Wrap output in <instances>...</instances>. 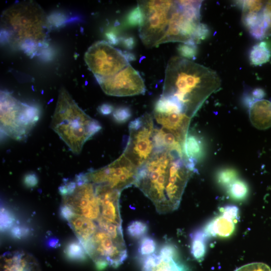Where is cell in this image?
Returning <instances> with one entry per match:
<instances>
[{"instance_id": "obj_34", "label": "cell", "mask_w": 271, "mask_h": 271, "mask_svg": "<svg viewBox=\"0 0 271 271\" xmlns=\"http://www.w3.org/2000/svg\"><path fill=\"white\" fill-rule=\"evenodd\" d=\"M106 36L110 44L117 45L120 41V38L118 37L115 32L109 31L106 34Z\"/></svg>"}, {"instance_id": "obj_3", "label": "cell", "mask_w": 271, "mask_h": 271, "mask_svg": "<svg viewBox=\"0 0 271 271\" xmlns=\"http://www.w3.org/2000/svg\"><path fill=\"white\" fill-rule=\"evenodd\" d=\"M47 16L32 1L18 3L4 11L1 19V37L12 47L34 55L46 46Z\"/></svg>"}, {"instance_id": "obj_7", "label": "cell", "mask_w": 271, "mask_h": 271, "mask_svg": "<svg viewBox=\"0 0 271 271\" xmlns=\"http://www.w3.org/2000/svg\"><path fill=\"white\" fill-rule=\"evenodd\" d=\"M129 137L122 154L138 169L155 152L156 130L153 117L148 113L131 121L128 125Z\"/></svg>"}, {"instance_id": "obj_27", "label": "cell", "mask_w": 271, "mask_h": 271, "mask_svg": "<svg viewBox=\"0 0 271 271\" xmlns=\"http://www.w3.org/2000/svg\"><path fill=\"white\" fill-rule=\"evenodd\" d=\"M234 271H271V269L265 263L253 262L243 265Z\"/></svg>"}, {"instance_id": "obj_36", "label": "cell", "mask_w": 271, "mask_h": 271, "mask_svg": "<svg viewBox=\"0 0 271 271\" xmlns=\"http://www.w3.org/2000/svg\"><path fill=\"white\" fill-rule=\"evenodd\" d=\"M25 183L29 186H33L37 183V179L34 175H29L25 179Z\"/></svg>"}, {"instance_id": "obj_2", "label": "cell", "mask_w": 271, "mask_h": 271, "mask_svg": "<svg viewBox=\"0 0 271 271\" xmlns=\"http://www.w3.org/2000/svg\"><path fill=\"white\" fill-rule=\"evenodd\" d=\"M220 85L213 70L178 56L168 62L161 96L172 100L190 118Z\"/></svg>"}, {"instance_id": "obj_33", "label": "cell", "mask_w": 271, "mask_h": 271, "mask_svg": "<svg viewBox=\"0 0 271 271\" xmlns=\"http://www.w3.org/2000/svg\"><path fill=\"white\" fill-rule=\"evenodd\" d=\"M250 93L256 101L263 99L265 96V92L261 88H255L252 90Z\"/></svg>"}, {"instance_id": "obj_12", "label": "cell", "mask_w": 271, "mask_h": 271, "mask_svg": "<svg viewBox=\"0 0 271 271\" xmlns=\"http://www.w3.org/2000/svg\"><path fill=\"white\" fill-rule=\"evenodd\" d=\"M1 261V271H38L34 258L23 251L6 252Z\"/></svg>"}, {"instance_id": "obj_8", "label": "cell", "mask_w": 271, "mask_h": 271, "mask_svg": "<svg viewBox=\"0 0 271 271\" xmlns=\"http://www.w3.org/2000/svg\"><path fill=\"white\" fill-rule=\"evenodd\" d=\"M84 58L96 79L111 77L130 64L121 51L105 41L91 45Z\"/></svg>"}, {"instance_id": "obj_32", "label": "cell", "mask_w": 271, "mask_h": 271, "mask_svg": "<svg viewBox=\"0 0 271 271\" xmlns=\"http://www.w3.org/2000/svg\"><path fill=\"white\" fill-rule=\"evenodd\" d=\"M256 100L253 97L249 90L245 91L242 97V102L244 106L248 109Z\"/></svg>"}, {"instance_id": "obj_19", "label": "cell", "mask_w": 271, "mask_h": 271, "mask_svg": "<svg viewBox=\"0 0 271 271\" xmlns=\"http://www.w3.org/2000/svg\"><path fill=\"white\" fill-rule=\"evenodd\" d=\"M238 174L234 168L226 167L220 169L216 173V178L217 183L222 187H228L237 179Z\"/></svg>"}, {"instance_id": "obj_18", "label": "cell", "mask_w": 271, "mask_h": 271, "mask_svg": "<svg viewBox=\"0 0 271 271\" xmlns=\"http://www.w3.org/2000/svg\"><path fill=\"white\" fill-rule=\"evenodd\" d=\"M229 196L233 200H243L248 196V186L243 180L237 179L227 188Z\"/></svg>"}, {"instance_id": "obj_4", "label": "cell", "mask_w": 271, "mask_h": 271, "mask_svg": "<svg viewBox=\"0 0 271 271\" xmlns=\"http://www.w3.org/2000/svg\"><path fill=\"white\" fill-rule=\"evenodd\" d=\"M51 128L75 154L102 128L98 121L87 115L77 105L66 89L59 91Z\"/></svg>"}, {"instance_id": "obj_6", "label": "cell", "mask_w": 271, "mask_h": 271, "mask_svg": "<svg viewBox=\"0 0 271 271\" xmlns=\"http://www.w3.org/2000/svg\"><path fill=\"white\" fill-rule=\"evenodd\" d=\"M177 5V1H138V5L144 14L139 36L146 47L152 48L161 44Z\"/></svg>"}, {"instance_id": "obj_9", "label": "cell", "mask_w": 271, "mask_h": 271, "mask_svg": "<svg viewBox=\"0 0 271 271\" xmlns=\"http://www.w3.org/2000/svg\"><path fill=\"white\" fill-rule=\"evenodd\" d=\"M138 171V168L122 154L109 165L83 175L94 184L107 186L121 192L134 184Z\"/></svg>"}, {"instance_id": "obj_26", "label": "cell", "mask_w": 271, "mask_h": 271, "mask_svg": "<svg viewBox=\"0 0 271 271\" xmlns=\"http://www.w3.org/2000/svg\"><path fill=\"white\" fill-rule=\"evenodd\" d=\"M113 116L117 122L124 123L131 117V111L128 107H118L113 110Z\"/></svg>"}, {"instance_id": "obj_11", "label": "cell", "mask_w": 271, "mask_h": 271, "mask_svg": "<svg viewBox=\"0 0 271 271\" xmlns=\"http://www.w3.org/2000/svg\"><path fill=\"white\" fill-rule=\"evenodd\" d=\"M142 271H187L178 260V253L175 246L171 243L163 245L158 252L145 257Z\"/></svg>"}, {"instance_id": "obj_30", "label": "cell", "mask_w": 271, "mask_h": 271, "mask_svg": "<svg viewBox=\"0 0 271 271\" xmlns=\"http://www.w3.org/2000/svg\"><path fill=\"white\" fill-rule=\"evenodd\" d=\"M13 221V218L10 213L3 209L1 211V228L6 229V227L10 226Z\"/></svg>"}, {"instance_id": "obj_25", "label": "cell", "mask_w": 271, "mask_h": 271, "mask_svg": "<svg viewBox=\"0 0 271 271\" xmlns=\"http://www.w3.org/2000/svg\"><path fill=\"white\" fill-rule=\"evenodd\" d=\"M179 54L189 59L195 60L198 54V48L196 44L190 43H182L177 47Z\"/></svg>"}, {"instance_id": "obj_15", "label": "cell", "mask_w": 271, "mask_h": 271, "mask_svg": "<svg viewBox=\"0 0 271 271\" xmlns=\"http://www.w3.org/2000/svg\"><path fill=\"white\" fill-rule=\"evenodd\" d=\"M183 154L186 159L194 164L204 156V145L202 140L197 136L188 134L182 145Z\"/></svg>"}, {"instance_id": "obj_29", "label": "cell", "mask_w": 271, "mask_h": 271, "mask_svg": "<svg viewBox=\"0 0 271 271\" xmlns=\"http://www.w3.org/2000/svg\"><path fill=\"white\" fill-rule=\"evenodd\" d=\"M265 21L268 25L267 35L271 34V1L268 2L262 10Z\"/></svg>"}, {"instance_id": "obj_1", "label": "cell", "mask_w": 271, "mask_h": 271, "mask_svg": "<svg viewBox=\"0 0 271 271\" xmlns=\"http://www.w3.org/2000/svg\"><path fill=\"white\" fill-rule=\"evenodd\" d=\"M195 165L176 149L156 150L138 169L134 185L154 204L158 212L176 210Z\"/></svg>"}, {"instance_id": "obj_16", "label": "cell", "mask_w": 271, "mask_h": 271, "mask_svg": "<svg viewBox=\"0 0 271 271\" xmlns=\"http://www.w3.org/2000/svg\"><path fill=\"white\" fill-rule=\"evenodd\" d=\"M270 57L271 44L267 41H261L256 44L251 48L249 53L250 63L254 66L268 62Z\"/></svg>"}, {"instance_id": "obj_31", "label": "cell", "mask_w": 271, "mask_h": 271, "mask_svg": "<svg viewBox=\"0 0 271 271\" xmlns=\"http://www.w3.org/2000/svg\"><path fill=\"white\" fill-rule=\"evenodd\" d=\"M120 41L123 46L129 50L133 49L136 44V39L132 36H126L120 38Z\"/></svg>"}, {"instance_id": "obj_5", "label": "cell", "mask_w": 271, "mask_h": 271, "mask_svg": "<svg viewBox=\"0 0 271 271\" xmlns=\"http://www.w3.org/2000/svg\"><path fill=\"white\" fill-rule=\"evenodd\" d=\"M1 130L17 141L25 139L37 123V107L21 102L7 91H1Z\"/></svg>"}, {"instance_id": "obj_21", "label": "cell", "mask_w": 271, "mask_h": 271, "mask_svg": "<svg viewBox=\"0 0 271 271\" xmlns=\"http://www.w3.org/2000/svg\"><path fill=\"white\" fill-rule=\"evenodd\" d=\"M148 229L147 224L143 221L135 220L131 222L127 227L128 234L136 239L142 238Z\"/></svg>"}, {"instance_id": "obj_22", "label": "cell", "mask_w": 271, "mask_h": 271, "mask_svg": "<svg viewBox=\"0 0 271 271\" xmlns=\"http://www.w3.org/2000/svg\"><path fill=\"white\" fill-rule=\"evenodd\" d=\"M144 20L143 11L139 5L132 10L127 14L125 20L126 26L130 27H134L142 25Z\"/></svg>"}, {"instance_id": "obj_10", "label": "cell", "mask_w": 271, "mask_h": 271, "mask_svg": "<svg viewBox=\"0 0 271 271\" xmlns=\"http://www.w3.org/2000/svg\"><path fill=\"white\" fill-rule=\"evenodd\" d=\"M96 79L103 92L109 95L133 96L144 94L146 91L143 78L130 64L111 77Z\"/></svg>"}, {"instance_id": "obj_17", "label": "cell", "mask_w": 271, "mask_h": 271, "mask_svg": "<svg viewBox=\"0 0 271 271\" xmlns=\"http://www.w3.org/2000/svg\"><path fill=\"white\" fill-rule=\"evenodd\" d=\"M207 237L201 229L197 230L191 234V253L198 260H201L205 254Z\"/></svg>"}, {"instance_id": "obj_14", "label": "cell", "mask_w": 271, "mask_h": 271, "mask_svg": "<svg viewBox=\"0 0 271 271\" xmlns=\"http://www.w3.org/2000/svg\"><path fill=\"white\" fill-rule=\"evenodd\" d=\"M249 118L254 126L264 129L271 126V102L261 99L255 101L249 109Z\"/></svg>"}, {"instance_id": "obj_20", "label": "cell", "mask_w": 271, "mask_h": 271, "mask_svg": "<svg viewBox=\"0 0 271 271\" xmlns=\"http://www.w3.org/2000/svg\"><path fill=\"white\" fill-rule=\"evenodd\" d=\"M66 255L70 259L82 260L86 258V252L79 242L73 241L68 244L65 248Z\"/></svg>"}, {"instance_id": "obj_13", "label": "cell", "mask_w": 271, "mask_h": 271, "mask_svg": "<svg viewBox=\"0 0 271 271\" xmlns=\"http://www.w3.org/2000/svg\"><path fill=\"white\" fill-rule=\"evenodd\" d=\"M221 211L222 214L209 221L203 229L208 237H228L233 232L236 218L223 208Z\"/></svg>"}, {"instance_id": "obj_28", "label": "cell", "mask_w": 271, "mask_h": 271, "mask_svg": "<svg viewBox=\"0 0 271 271\" xmlns=\"http://www.w3.org/2000/svg\"><path fill=\"white\" fill-rule=\"evenodd\" d=\"M210 29L206 24L200 23L198 26L194 35V40L196 44L207 38L210 35Z\"/></svg>"}, {"instance_id": "obj_38", "label": "cell", "mask_w": 271, "mask_h": 271, "mask_svg": "<svg viewBox=\"0 0 271 271\" xmlns=\"http://www.w3.org/2000/svg\"><path fill=\"white\" fill-rule=\"evenodd\" d=\"M270 101L271 102V99H270Z\"/></svg>"}, {"instance_id": "obj_37", "label": "cell", "mask_w": 271, "mask_h": 271, "mask_svg": "<svg viewBox=\"0 0 271 271\" xmlns=\"http://www.w3.org/2000/svg\"><path fill=\"white\" fill-rule=\"evenodd\" d=\"M122 52L124 56L128 62L134 61L136 59V56L134 54L127 51H123Z\"/></svg>"}, {"instance_id": "obj_24", "label": "cell", "mask_w": 271, "mask_h": 271, "mask_svg": "<svg viewBox=\"0 0 271 271\" xmlns=\"http://www.w3.org/2000/svg\"><path fill=\"white\" fill-rule=\"evenodd\" d=\"M237 7H239L244 13H258L262 10L264 3L260 1H238L235 2Z\"/></svg>"}, {"instance_id": "obj_35", "label": "cell", "mask_w": 271, "mask_h": 271, "mask_svg": "<svg viewBox=\"0 0 271 271\" xmlns=\"http://www.w3.org/2000/svg\"><path fill=\"white\" fill-rule=\"evenodd\" d=\"M98 109L101 114L108 115L113 111V107L110 104L104 103L99 106Z\"/></svg>"}, {"instance_id": "obj_23", "label": "cell", "mask_w": 271, "mask_h": 271, "mask_svg": "<svg viewBox=\"0 0 271 271\" xmlns=\"http://www.w3.org/2000/svg\"><path fill=\"white\" fill-rule=\"evenodd\" d=\"M156 243L154 239L149 236H144L139 243V251L143 256L146 257L155 253Z\"/></svg>"}]
</instances>
